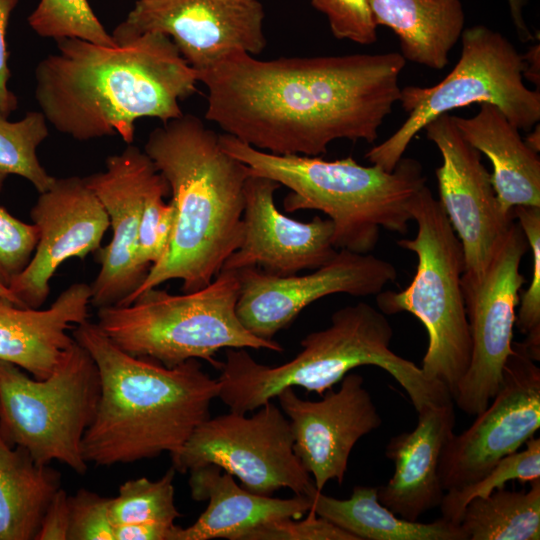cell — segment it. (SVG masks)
<instances>
[{"mask_svg":"<svg viewBox=\"0 0 540 540\" xmlns=\"http://www.w3.org/2000/svg\"><path fill=\"white\" fill-rule=\"evenodd\" d=\"M241 540H357V538L310 509L304 519L284 518L270 521L250 530Z\"/></svg>","mask_w":540,"mask_h":540,"instance_id":"8d00e7d4","label":"cell"},{"mask_svg":"<svg viewBox=\"0 0 540 540\" xmlns=\"http://www.w3.org/2000/svg\"><path fill=\"white\" fill-rule=\"evenodd\" d=\"M197 82V72L159 32L115 46L64 38L36 66L35 98L62 134L78 141L118 134L131 144L136 120L181 116L179 103L197 92Z\"/></svg>","mask_w":540,"mask_h":540,"instance_id":"7a4b0ae2","label":"cell"},{"mask_svg":"<svg viewBox=\"0 0 540 540\" xmlns=\"http://www.w3.org/2000/svg\"><path fill=\"white\" fill-rule=\"evenodd\" d=\"M521 451L517 450L499 460L479 480L445 491L439 505L442 517L459 524L466 505L473 499L485 497L507 482L529 483L540 479V438L532 437Z\"/></svg>","mask_w":540,"mask_h":540,"instance_id":"4dcf8cb0","label":"cell"},{"mask_svg":"<svg viewBox=\"0 0 540 540\" xmlns=\"http://www.w3.org/2000/svg\"><path fill=\"white\" fill-rule=\"evenodd\" d=\"M312 6L323 13L333 36L361 45L377 41V24L369 0H310Z\"/></svg>","mask_w":540,"mask_h":540,"instance_id":"d590c367","label":"cell"},{"mask_svg":"<svg viewBox=\"0 0 540 540\" xmlns=\"http://www.w3.org/2000/svg\"><path fill=\"white\" fill-rule=\"evenodd\" d=\"M461 55L447 76L430 87L406 86L400 102L408 117L389 138L372 147L366 159L393 171L412 139L440 115L473 103L490 104L519 130L540 120L539 90L523 82L524 61L501 33L483 25L464 29Z\"/></svg>","mask_w":540,"mask_h":540,"instance_id":"9c48e42d","label":"cell"},{"mask_svg":"<svg viewBox=\"0 0 540 540\" xmlns=\"http://www.w3.org/2000/svg\"><path fill=\"white\" fill-rule=\"evenodd\" d=\"M393 328L385 314L359 302L335 311L330 325L307 334L302 350L288 362L267 366L246 348H226L218 398L230 411L257 410L287 387L323 395L352 369L373 365L385 370L405 390L417 412L453 401L448 388L426 377L419 366L390 349Z\"/></svg>","mask_w":540,"mask_h":540,"instance_id":"5b68a950","label":"cell"},{"mask_svg":"<svg viewBox=\"0 0 540 540\" xmlns=\"http://www.w3.org/2000/svg\"><path fill=\"white\" fill-rule=\"evenodd\" d=\"M110 498L84 488L70 496L71 521L68 540H115L109 517Z\"/></svg>","mask_w":540,"mask_h":540,"instance_id":"74e56055","label":"cell"},{"mask_svg":"<svg viewBox=\"0 0 540 540\" xmlns=\"http://www.w3.org/2000/svg\"><path fill=\"white\" fill-rule=\"evenodd\" d=\"M90 285L74 283L47 309L16 306L0 298V360L45 379L57 368L74 342L68 334L88 320Z\"/></svg>","mask_w":540,"mask_h":540,"instance_id":"7402d4cb","label":"cell"},{"mask_svg":"<svg viewBox=\"0 0 540 540\" xmlns=\"http://www.w3.org/2000/svg\"><path fill=\"white\" fill-rule=\"evenodd\" d=\"M528 491L497 489L471 500L459 525L467 540H539L540 479Z\"/></svg>","mask_w":540,"mask_h":540,"instance_id":"83f0119b","label":"cell"},{"mask_svg":"<svg viewBox=\"0 0 540 540\" xmlns=\"http://www.w3.org/2000/svg\"><path fill=\"white\" fill-rule=\"evenodd\" d=\"M28 24L39 36L56 41L78 38L99 45H117L88 0H40Z\"/></svg>","mask_w":540,"mask_h":540,"instance_id":"1f68e13d","label":"cell"},{"mask_svg":"<svg viewBox=\"0 0 540 540\" xmlns=\"http://www.w3.org/2000/svg\"><path fill=\"white\" fill-rule=\"evenodd\" d=\"M293 445L289 420L269 401L251 416L230 411L209 417L170 456L179 473L214 464L255 494L271 496L288 488L310 496L317 489Z\"/></svg>","mask_w":540,"mask_h":540,"instance_id":"8fae6325","label":"cell"},{"mask_svg":"<svg viewBox=\"0 0 540 540\" xmlns=\"http://www.w3.org/2000/svg\"><path fill=\"white\" fill-rule=\"evenodd\" d=\"M398 52L259 60L236 53L198 74L205 118L226 134L278 155L319 156L338 139L378 138L400 100Z\"/></svg>","mask_w":540,"mask_h":540,"instance_id":"6da1fadb","label":"cell"},{"mask_svg":"<svg viewBox=\"0 0 540 540\" xmlns=\"http://www.w3.org/2000/svg\"><path fill=\"white\" fill-rule=\"evenodd\" d=\"M527 0H508L511 18L518 33L519 39L523 42L532 40V36L523 16V8Z\"/></svg>","mask_w":540,"mask_h":540,"instance_id":"7bdbcfd3","label":"cell"},{"mask_svg":"<svg viewBox=\"0 0 540 540\" xmlns=\"http://www.w3.org/2000/svg\"><path fill=\"white\" fill-rule=\"evenodd\" d=\"M527 239L513 220L478 276L463 273L461 285L472 342L469 367L453 396L468 415L482 412L498 392L511 355L516 306L525 277L520 272Z\"/></svg>","mask_w":540,"mask_h":540,"instance_id":"7c38bea8","label":"cell"},{"mask_svg":"<svg viewBox=\"0 0 540 540\" xmlns=\"http://www.w3.org/2000/svg\"><path fill=\"white\" fill-rule=\"evenodd\" d=\"M39 239L35 224L25 223L0 206V284L9 289L29 264ZM10 290V289H9Z\"/></svg>","mask_w":540,"mask_h":540,"instance_id":"e575fe53","label":"cell"},{"mask_svg":"<svg viewBox=\"0 0 540 540\" xmlns=\"http://www.w3.org/2000/svg\"><path fill=\"white\" fill-rule=\"evenodd\" d=\"M219 134L182 114L150 132L144 152L167 181L176 212L165 255L120 305L164 282L183 292L209 285L243 239L244 188L251 169L225 152Z\"/></svg>","mask_w":540,"mask_h":540,"instance_id":"3957f363","label":"cell"},{"mask_svg":"<svg viewBox=\"0 0 540 540\" xmlns=\"http://www.w3.org/2000/svg\"><path fill=\"white\" fill-rule=\"evenodd\" d=\"M308 497L310 509L357 540H467L459 524L443 517L423 523L397 516L379 501L378 486H355L348 499L318 490Z\"/></svg>","mask_w":540,"mask_h":540,"instance_id":"484cf974","label":"cell"},{"mask_svg":"<svg viewBox=\"0 0 540 540\" xmlns=\"http://www.w3.org/2000/svg\"><path fill=\"white\" fill-rule=\"evenodd\" d=\"M240 282L236 270H221L213 281L193 292L170 294L157 287L131 304L97 311V324L122 350L154 359L166 367L203 359L220 369L216 353L226 348L282 352L244 328L236 314Z\"/></svg>","mask_w":540,"mask_h":540,"instance_id":"52a82bcc","label":"cell"},{"mask_svg":"<svg viewBox=\"0 0 540 540\" xmlns=\"http://www.w3.org/2000/svg\"><path fill=\"white\" fill-rule=\"evenodd\" d=\"M281 184L252 174L244 188L243 239L221 270L257 267L277 276L315 270L337 253L334 226L329 218L315 216L301 222L281 213L274 201Z\"/></svg>","mask_w":540,"mask_h":540,"instance_id":"ffe728a7","label":"cell"},{"mask_svg":"<svg viewBox=\"0 0 540 540\" xmlns=\"http://www.w3.org/2000/svg\"><path fill=\"white\" fill-rule=\"evenodd\" d=\"M0 298L4 299L6 301H9L10 303L22 307L19 300L13 295V293L6 287L2 286L0 284ZM24 308V307H23Z\"/></svg>","mask_w":540,"mask_h":540,"instance_id":"f6af8a7d","label":"cell"},{"mask_svg":"<svg viewBox=\"0 0 540 540\" xmlns=\"http://www.w3.org/2000/svg\"><path fill=\"white\" fill-rule=\"evenodd\" d=\"M169 193V185L159 173L144 198L137 253L139 261L148 268L165 255L172 237L176 212L171 201H164Z\"/></svg>","mask_w":540,"mask_h":540,"instance_id":"836d02e7","label":"cell"},{"mask_svg":"<svg viewBox=\"0 0 540 540\" xmlns=\"http://www.w3.org/2000/svg\"><path fill=\"white\" fill-rule=\"evenodd\" d=\"M100 398V376L90 353L75 339L45 379L27 376L0 360V435L26 449L37 464L59 461L85 474L82 439Z\"/></svg>","mask_w":540,"mask_h":540,"instance_id":"30bf717a","label":"cell"},{"mask_svg":"<svg viewBox=\"0 0 540 540\" xmlns=\"http://www.w3.org/2000/svg\"><path fill=\"white\" fill-rule=\"evenodd\" d=\"M410 213L417 234L397 244L416 254L415 275L404 290L379 292L377 307L385 315L409 312L422 322L428 347L420 368L426 377L443 383L453 398L472 350L461 285L464 252L443 206L426 185L413 197Z\"/></svg>","mask_w":540,"mask_h":540,"instance_id":"ba28073f","label":"cell"},{"mask_svg":"<svg viewBox=\"0 0 540 540\" xmlns=\"http://www.w3.org/2000/svg\"><path fill=\"white\" fill-rule=\"evenodd\" d=\"M512 349L496 395L442 450L439 477L444 491L479 480L540 427V368L522 342H513Z\"/></svg>","mask_w":540,"mask_h":540,"instance_id":"5bb4252c","label":"cell"},{"mask_svg":"<svg viewBox=\"0 0 540 540\" xmlns=\"http://www.w3.org/2000/svg\"><path fill=\"white\" fill-rule=\"evenodd\" d=\"M236 271L240 282L237 317L251 334L269 341L316 300L338 293L376 296L397 276L390 262L346 249L305 275L277 276L257 267Z\"/></svg>","mask_w":540,"mask_h":540,"instance_id":"9a60e30c","label":"cell"},{"mask_svg":"<svg viewBox=\"0 0 540 540\" xmlns=\"http://www.w3.org/2000/svg\"><path fill=\"white\" fill-rule=\"evenodd\" d=\"M175 524L136 523L115 526V540H169Z\"/></svg>","mask_w":540,"mask_h":540,"instance_id":"60d3db41","label":"cell"},{"mask_svg":"<svg viewBox=\"0 0 540 540\" xmlns=\"http://www.w3.org/2000/svg\"><path fill=\"white\" fill-rule=\"evenodd\" d=\"M191 497L208 506L190 526L174 525L169 540H241L250 530L270 521L302 518L311 508L308 496L281 499L240 487L233 475L207 464L189 471Z\"/></svg>","mask_w":540,"mask_h":540,"instance_id":"603a6c76","label":"cell"},{"mask_svg":"<svg viewBox=\"0 0 540 540\" xmlns=\"http://www.w3.org/2000/svg\"><path fill=\"white\" fill-rule=\"evenodd\" d=\"M48 126L40 111L28 112L10 122L0 115V191L9 175L21 176L42 193L54 182L37 156L39 145L48 136Z\"/></svg>","mask_w":540,"mask_h":540,"instance_id":"f1b7e54d","label":"cell"},{"mask_svg":"<svg viewBox=\"0 0 540 540\" xmlns=\"http://www.w3.org/2000/svg\"><path fill=\"white\" fill-rule=\"evenodd\" d=\"M524 61L523 78L528 79L534 85L540 84V45H531L525 54H522Z\"/></svg>","mask_w":540,"mask_h":540,"instance_id":"b9f144b4","label":"cell"},{"mask_svg":"<svg viewBox=\"0 0 540 540\" xmlns=\"http://www.w3.org/2000/svg\"><path fill=\"white\" fill-rule=\"evenodd\" d=\"M73 338L94 359L100 376L95 417L82 439V455L96 466L133 463L175 452L210 417L219 383L198 359L177 366L134 356L88 320Z\"/></svg>","mask_w":540,"mask_h":540,"instance_id":"277c9868","label":"cell"},{"mask_svg":"<svg viewBox=\"0 0 540 540\" xmlns=\"http://www.w3.org/2000/svg\"><path fill=\"white\" fill-rule=\"evenodd\" d=\"M532 251V273L529 287L519 299L515 325L525 335L522 343L531 357L540 360V206L519 205L512 209Z\"/></svg>","mask_w":540,"mask_h":540,"instance_id":"d6a6232c","label":"cell"},{"mask_svg":"<svg viewBox=\"0 0 540 540\" xmlns=\"http://www.w3.org/2000/svg\"><path fill=\"white\" fill-rule=\"evenodd\" d=\"M363 384L361 375L349 372L337 391L327 390L318 401L301 399L293 387L277 395L289 418L294 452L318 491L331 480L342 484L353 447L382 424Z\"/></svg>","mask_w":540,"mask_h":540,"instance_id":"ac0fdd59","label":"cell"},{"mask_svg":"<svg viewBox=\"0 0 540 540\" xmlns=\"http://www.w3.org/2000/svg\"><path fill=\"white\" fill-rule=\"evenodd\" d=\"M70 521V496L60 488L43 515L35 540H68Z\"/></svg>","mask_w":540,"mask_h":540,"instance_id":"f35d334b","label":"cell"},{"mask_svg":"<svg viewBox=\"0 0 540 540\" xmlns=\"http://www.w3.org/2000/svg\"><path fill=\"white\" fill-rule=\"evenodd\" d=\"M159 171L147 154L129 144L105 160V169L84 177L103 205L111 241L97 250L99 272L90 285V305L120 306L141 285L150 268L138 258V232L145 195Z\"/></svg>","mask_w":540,"mask_h":540,"instance_id":"2e32d148","label":"cell"},{"mask_svg":"<svg viewBox=\"0 0 540 540\" xmlns=\"http://www.w3.org/2000/svg\"><path fill=\"white\" fill-rule=\"evenodd\" d=\"M20 0H0V115L8 117L17 107V98L7 84L10 71L7 60L6 31L10 16Z\"/></svg>","mask_w":540,"mask_h":540,"instance_id":"ab89813d","label":"cell"},{"mask_svg":"<svg viewBox=\"0 0 540 540\" xmlns=\"http://www.w3.org/2000/svg\"><path fill=\"white\" fill-rule=\"evenodd\" d=\"M424 129L442 156L435 172L439 202L462 244L464 272L478 276L515 219L502 213L480 152L464 139L451 115H440Z\"/></svg>","mask_w":540,"mask_h":540,"instance_id":"e0dca14e","label":"cell"},{"mask_svg":"<svg viewBox=\"0 0 540 540\" xmlns=\"http://www.w3.org/2000/svg\"><path fill=\"white\" fill-rule=\"evenodd\" d=\"M176 471L171 467L160 479L146 477L124 482L116 497L110 498L109 517L116 525L163 523L172 525L181 516L175 505L173 485Z\"/></svg>","mask_w":540,"mask_h":540,"instance_id":"f546056e","label":"cell"},{"mask_svg":"<svg viewBox=\"0 0 540 540\" xmlns=\"http://www.w3.org/2000/svg\"><path fill=\"white\" fill-rule=\"evenodd\" d=\"M417 413L413 430L389 440L385 455L393 461L395 470L387 483L378 486L379 501L410 521H418L442 501L445 491L440 482L439 462L456 423L453 401Z\"/></svg>","mask_w":540,"mask_h":540,"instance_id":"44dd1931","label":"cell"},{"mask_svg":"<svg viewBox=\"0 0 540 540\" xmlns=\"http://www.w3.org/2000/svg\"><path fill=\"white\" fill-rule=\"evenodd\" d=\"M464 139L491 161L492 184L502 213L519 205L540 206V159L501 110L480 104L470 118L452 116ZM514 218V217H513Z\"/></svg>","mask_w":540,"mask_h":540,"instance_id":"cb8c5ba5","label":"cell"},{"mask_svg":"<svg viewBox=\"0 0 540 540\" xmlns=\"http://www.w3.org/2000/svg\"><path fill=\"white\" fill-rule=\"evenodd\" d=\"M377 26L396 34L406 61L441 70L461 38L465 13L460 0H369Z\"/></svg>","mask_w":540,"mask_h":540,"instance_id":"d4e9b609","label":"cell"},{"mask_svg":"<svg viewBox=\"0 0 540 540\" xmlns=\"http://www.w3.org/2000/svg\"><path fill=\"white\" fill-rule=\"evenodd\" d=\"M524 142L534 152L540 151V125L538 123L535 125L534 131L530 132L524 139Z\"/></svg>","mask_w":540,"mask_h":540,"instance_id":"ee69618b","label":"cell"},{"mask_svg":"<svg viewBox=\"0 0 540 540\" xmlns=\"http://www.w3.org/2000/svg\"><path fill=\"white\" fill-rule=\"evenodd\" d=\"M39 230L34 254L9 289L22 307L40 309L50 292L49 282L66 260L84 259L100 248L109 228L103 205L84 178H55L40 193L30 211Z\"/></svg>","mask_w":540,"mask_h":540,"instance_id":"d6986e66","label":"cell"},{"mask_svg":"<svg viewBox=\"0 0 540 540\" xmlns=\"http://www.w3.org/2000/svg\"><path fill=\"white\" fill-rule=\"evenodd\" d=\"M222 149L245 163L252 174L265 176L290 189L286 212L319 210L334 226L337 250L367 254L380 229L405 234L412 220L410 204L426 185L422 165L401 158L393 171L363 166L353 157L327 161L319 156L278 155L256 149L229 134H221Z\"/></svg>","mask_w":540,"mask_h":540,"instance_id":"8992f818","label":"cell"},{"mask_svg":"<svg viewBox=\"0 0 540 540\" xmlns=\"http://www.w3.org/2000/svg\"><path fill=\"white\" fill-rule=\"evenodd\" d=\"M61 474L0 435V540H35Z\"/></svg>","mask_w":540,"mask_h":540,"instance_id":"4316f807","label":"cell"},{"mask_svg":"<svg viewBox=\"0 0 540 540\" xmlns=\"http://www.w3.org/2000/svg\"><path fill=\"white\" fill-rule=\"evenodd\" d=\"M264 19L259 0H137L111 35L118 43L162 33L198 75L236 53L259 55L267 43Z\"/></svg>","mask_w":540,"mask_h":540,"instance_id":"4fadbf2b","label":"cell"}]
</instances>
